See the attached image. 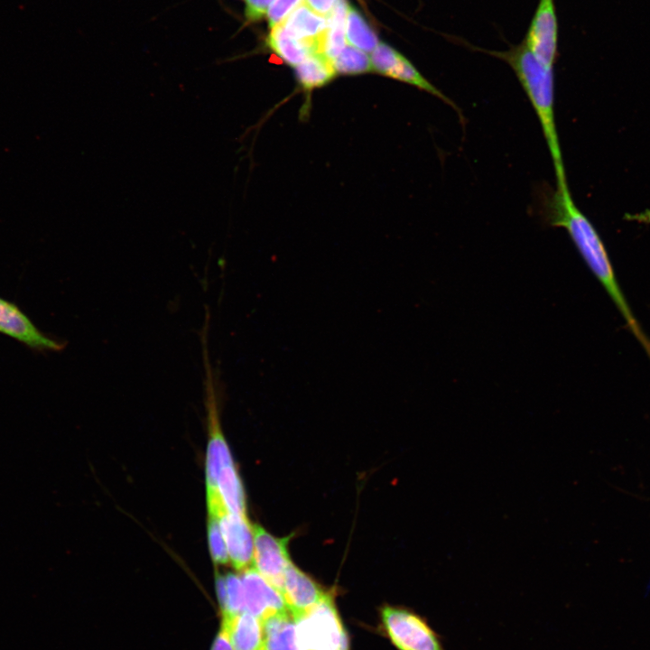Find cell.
<instances>
[{
	"instance_id": "obj_2",
	"label": "cell",
	"mask_w": 650,
	"mask_h": 650,
	"mask_svg": "<svg viewBox=\"0 0 650 650\" xmlns=\"http://www.w3.org/2000/svg\"><path fill=\"white\" fill-rule=\"evenodd\" d=\"M514 70L539 119L556 176V186L568 185L554 116L553 68L542 64L524 42L506 51H485Z\"/></svg>"
},
{
	"instance_id": "obj_5",
	"label": "cell",
	"mask_w": 650,
	"mask_h": 650,
	"mask_svg": "<svg viewBox=\"0 0 650 650\" xmlns=\"http://www.w3.org/2000/svg\"><path fill=\"white\" fill-rule=\"evenodd\" d=\"M290 536L278 538L261 525H254L252 566L282 593L285 571L292 562L288 552Z\"/></svg>"
},
{
	"instance_id": "obj_16",
	"label": "cell",
	"mask_w": 650,
	"mask_h": 650,
	"mask_svg": "<svg viewBox=\"0 0 650 650\" xmlns=\"http://www.w3.org/2000/svg\"><path fill=\"white\" fill-rule=\"evenodd\" d=\"M295 73L302 88L311 90L327 84L337 72L331 60L320 53L312 52L295 67Z\"/></svg>"
},
{
	"instance_id": "obj_14",
	"label": "cell",
	"mask_w": 650,
	"mask_h": 650,
	"mask_svg": "<svg viewBox=\"0 0 650 650\" xmlns=\"http://www.w3.org/2000/svg\"><path fill=\"white\" fill-rule=\"evenodd\" d=\"M267 45L287 64L295 67L314 52L309 44L293 37L282 23L272 28Z\"/></svg>"
},
{
	"instance_id": "obj_4",
	"label": "cell",
	"mask_w": 650,
	"mask_h": 650,
	"mask_svg": "<svg viewBox=\"0 0 650 650\" xmlns=\"http://www.w3.org/2000/svg\"><path fill=\"white\" fill-rule=\"evenodd\" d=\"M381 617L386 635L398 650H446L441 636L414 611L385 606Z\"/></svg>"
},
{
	"instance_id": "obj_19",
	"label": "cell",
	"mask_w": 650,
	"mask_h": 650,
	"mask_svg": "<svg viewBox=\"0 0 650 650\" xmlns=\"http://www.w3.org/2000/svg\"><path fill=\"white\" fill-rule=\"evenodd\" d=\"M332 64L336 72L341 74H361L373 70L369 57L351 45H347Z\"/></svg>"
},
{
	"instance_id": "obj_12",
	"label": "cell",
	"mask_w": 650,
	"mask_h": 650,
	"mask_svg": "<svg viewBox=\"0 0 650 650\" xmlns=\"http://www.w3.org/2000/svg\"><path fill=\"white\" fill-rule=\"evenodd\" d=\"M281 23L293 37L309 44L316 52L317 40L327 26V19L302 3Z\"/></svg>"
},
{
	"instance_id": "obj_9",
	"label": "cell",
	"mask_w": 650,
	"mask_h": 650,
	"mask_svg": "<svg viewBox=\"0 0 650 650\" xmlns=\"http://www.w3.org/2000/svg\"><path fill=\"white\" fill-rule=\"evenodd\" d=\"M240 578L244 591V612L263 620L272 614L288 610L281 591L253 566L241 571Z\"/></svg>"
},
{
	"instance_id": "obj_24",
	"label": "cell",
	"mask_w": 650,
	"mask_h": 650,
	"mask_svg": "<svg viewBox=\"0 0 650 650\" xmlns=\"http://www.w3.org/2000/svg\"><path fill=\"white\" fill-rule=\"evenodd\" d=\"M305 4L317 14L328 17L338 0H305Z\"/></svg>"
},
{
	"instance_id": "obj_8",
	"label": "cell",
	"mask_w": 650,
	"mask_h": 650,
	"mask_svg": "<svg viewBox=\"0 0 650 650\" xmlns=\"http://www.w3.org/2000/svg\"><path fill=\"white\" fill-rule=\"evenodd\" d=\"M215 517L218 520L233 567L240 572L252 567L254 525L247 515H240L223 509Z\"/></svg>"
},
{
	"instance_id": "obj_22",
	"label": "cell",
	"mask_w": 650,
	"mask_h": 650,
	"mask_svg": "<svg viewBox=\"0 0 650 650\" xmlns=\"http://www.w3.org/2000/svg\"><path fill=\"white\" fill-rule=\"evenodd\" d=\"M303 0H274L269 6L266 17L270 27L280 24Z\"/></svg>"
},
{
	"instance_id": "obj_1",
	"label": "cell",
	"mask_w": 650,
	"mask_h": 650,
	"mask_svg": "<svg viewBox=\"0 0 650 650\" xmlns=\"http://www.w3.org/2000/svg\"><path fill=\"white\" fill-rule=\"evenodd\" d=\"M543 216L548 225L566 230L589 269L614 302L627 328L650 357V340L642 330L617 279L606 246L590 219L576 206L568 185L543 196Z\"/></svg>"
},
{
	"instance_id": "obj_25",
	"label": "cell",
	"mask_w": 650,
	"mask_h": 650,
	"mask_svg": "<svg viewBox=\"0 0 650 650\" xmlns=\"http://www.w3.org/2000/svg\"><path fill=\"white\" fill-rule=\"evenodd\" d=\"M210 650H234L229 640L227 627L222 621L218 632L212 642Z\"/></svg>"
},
{
	"instance_id": "obj_15",
	"label": "cell",
	"mask_w": 650,
	"mask_h": 650,
	"mask_svg": "<svg viewBox=\"0 0 650 650\" xmlns=\"http://www.w3.org/2000/svg\"><path fill=\"white\" fill-rule=\"evenodd\" d=\"M214 491L228 512L247 515L244 488L234 464L221 470Z\"/></svg>"
},
{
	"instance_id": "obj_3",
	"label": "cell",
	"mask_w": 650,
	"mask_h": 650,
	"mask_svg": "<svg viewBox=\"0 0 650 650\" xmlns=\"http://www.w3.org/2000/svg\"><path fill=\"white\" fill-rule=\"evenodd\" d=\"M293 618L298 650H348V635L330 593Z\"/></svg>"
},
{
	"instance_id": "obj_11",
	"label": "cell",
	"mask_w": 650,
	"mask_h": 650,
	"mask_svg": "<svg viewBox=\"0 0 650 650\" xmlns=\"http://www.w3.org/2000/svg\"><path fill=\"white\" fill-rule=\"evenodd\" d=\"M234 650H261L264 648L262 620L247 612L232 617L222 616Z\"/></svg>"
},
{
	"instance_id": "obj_21",
	"label": "cell",
	"mask_w": 650,
	"mask_h": 650,
	"mask_svg": "<svg viewBox=\"0 0 650 650\" xmlns=\"http://www.w3.org/2000/svg\"><path fill=\"white\" fill-rule=\"evenodd\" d=\"M208 539L210 556L215 564L230 562L226 542L217 517L209 515Z\"/></svg>"
},
{
	"instance_id": "obj_13",
	"label": "cell",
	"mask_w": 650,
	"mask_h": 650,
	"mask_svg": "<svg viewBox=\"0 0 650 650\" xmlns=\"http://www.w3.org/2000/svg\"><path fill=\"white\" fill-rule=\"evenodd\" d=\"M262 623L265 650H298L295 621L288 610L272 614Z\"/></svg>"
},
{
	"instance_id": "obj_23",
	"label": "cell",
	"mask_w": 650,
	"mask_h": 650,
	"mask_svg": "<svg viewBox=\"0 0 650 650\" xmlns=\"http://www.w3.org/2000/svg\"><path fill=\"white\" fill-rule=\"evenodd\" d=\"M273 0H245V18L247 23L257 22L266 14Z\"/></svg>"
},
{
	"instance_id": "obj_6",
	"label": "cell",
	"mask_w": 650,
	"mask_h": 650,
	"mask_svg": "<svg viewBox=\"0 0 650 650\" xmlns=\"http://www.w3.org/2000/svg\"><path fill=\"white\" fill-rule=\"evenodd\" d=\"M523 42L542 64L553 68L558 54V22L554 0H539Z\"/></svg>"
},
{
	"instance_id": "obj_18",
	"label": "cell",
	"mask_w": 650,
	"mask_h": 650,
	"mask_svg": "<svg viewBox=\"0 0 650 650\" xmlns=\"http://www.w3.org/2000/svg\"><path fill=\"white\" fill-rule=\"evenodd\" d=\"M370 60L374 70L395 79H397L398 75L409 61L400 52L384 42L377 44Z\"/></svg>"
},
{
	"instance_id": "obj_17",
	"label": "cell",
	"mask_w": 650,
	"mask_h": 650,
	"mask_svg": "<svg viewBox=\"0 0 650 650\" xmlns=\"http://www.w3.org/2000/svg\"><path fill=\"white\" fill-rule=\"evenodd\" d=\"M345 34L349 45L364 52L373 51L379 43L376 33L353 7H348L347 12Z\"/></svg>"
},
{
	"instance_id": "obj_10",
	"label": "cell",
	"mask_w": 650,
	"mask_h": 650,
	"mask_svg": "<svg viewBox=\"0 0 650 650\" xmlns=\"http://www.w3.org/2000/svg\"><path fill=\"white\" fill-rule=\"evenodd\" d=\"M282 594L289 612L296 618L318 604L327 592L291 562L285 571Z\"/></svg>"
},
{
	"instance_id": "obj_26",
	"label": "cell",
	"mask_w": 650,
	"mask_h": 650,
	"mask_svg": "<svg viewBox=\"0 0 650 650\" xmlns=\"http://www.w3.org/2000/svg\"><path fill=\"white\" fill-rule=\"evenodd\" d=\"M261 650H265V647H264V648H262Z\"/></svg>"
},
{
	"instance_id": "obj_7",
	"label": "cell",
	"mask_w": 650,
	"mask_h": 650,
	"mask_svg": "<svg viewBox=\"0 0 650 650\" xmlns=\"http://www.w3.org/2000/svg\"><path fill=\"white\" fill-rule=\"evenodd\" d=\"M0 333L38 352L61 351L66 347V342L43 333L15 303L2 297Z\"/></svg>"
},
{
	"instance_id": "obj_20",
	"label": "cell",
	"mask_w": 650,
	"mask_h": 650,
	"mask_svg": "<svg viewBox=\"0 0 650 650\" xmlns=\"http://www.w3.org/2000/svg\"><path fill=\"white\" fill-rule=\"evenodd\" d=\"M226 600L220 608L221 616L232 617L244 612V591L240 575L228 572L225 575Z\"/></svg>"
}]
</instances>
